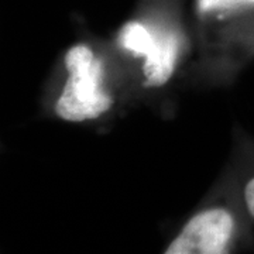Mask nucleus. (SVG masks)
<instances>
[{
	"label": "nucleus",
	"instance_id": "f257e3e1",
	"mask_svg": "<svg viewBox=\"0 0 254 254\" xmlns=\"http://www.w3.org/2000/svg\"><path fill=\"white\" fill-rule=\"evenodd\" d=\"M134 88L112 46L78 41L64 51L46 108L51 118L86 125L113 115Z\"/></svg>",
	"mask_w": 254,
	"mask_h": 254
},
{
	"label": "nucleus",
	"instance_id": "f03ea898",
	"mask_svg": "<svg viewBox=\"0 0 254 254\" xmlns=\"http://www.w3.org/2000/svg\"><path fill=\"white\" fill-rule=\"evenodd\" d=\"M254 235L226 171L185 220L163 254H240L253 249Z\"/></svg>",
	"mask_w": 254,
	"mask_h": 254
},
{
	"label": "nucleus",
	"instance_id": "7ed1b4c3",
	"mask_svg": "<svg viewBox=\"0 0 254 254\" xmlns=\"http://www.w3.org/2000/svg\"><path fill=\"white\" fill-rule=\"evenodd\" d=\"M113 50L134 88L160 91L175 78L187 58V37L161 20H130L115 38Z\"/></svg>",
	"mask_w": 254,
	"mask_h": 254
},
{
	"label": "nucleus",
	"instance_id": "20e7f679",
	"mask_svg": "<svg viewBox=\"0 0 254 254\" xmlns=\"http://www.w3.org/2000/svg\"><path fill=\"white\" fill-rule=\"evenodd\" d=\"M196 14L208 31H222L196 50L198 71L210 81H232L254 61V0H196Z\"/></svg>",
	"mask_w": 254,
	"mask_h": 254
},
{
	"label": "nucleus",
	"instance_id": "39448f33",
	"mask_svg": "<svg viewBox=\"0 0 254 254\" xmlns=\"http://www.w3.org/2000/svg\"><path fill=\"white\" fill-rule=\"evenodd\" d=\"M233 180L242 209L254 235V140L242 134L235 161L227 170Z\"/></svg>",
	"mask_w": 254,
	"mask_h": 254
}]
</instances>
